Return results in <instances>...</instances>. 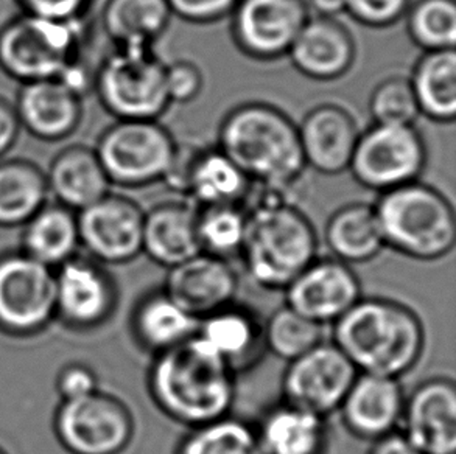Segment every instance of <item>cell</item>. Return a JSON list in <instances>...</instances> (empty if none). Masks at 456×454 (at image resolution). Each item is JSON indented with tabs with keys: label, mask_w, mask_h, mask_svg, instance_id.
Here are the masks:
<instances>
[{
	"label": "cell",
	"mask_w": 456,
	"mask_h": 454,
	"mask_svg": "<svg viewBox=\"0 0 456 454\" xmlns=\"http://www.w3.org/2000/svg\"><path fill=\"white\" fill-rule=\"evenodd\" d=\"M147 389L164 416L187 428L226 418L235 401V372L198 338L153 355Z\"/></svg>",
	"instance_id": "cell-1"
},
{
	"label": "cell",
	"mask_w": 456,
	"mask_h": 454,
	"mask_svg": "<svg viewBox=\"0 0 456 454\" xmlns=\"http://www.w3.org/2000/svg\"><path fill=\"white\" fill-rule=\"evenodd\" d=\"M248 216L240 255L260 288L284 291L318 257V235L297 204L276 191H253L241 206Z\"/></svg>",
	"instance_id": "cell-2"
},
{
	"label": "cell",
	"mask_w": 456,
	"mask_h": 454,
	"mask_svg": "<svg viewBox=\"0 0 456 454\" xmlns=\"http://www.w3.org/2000/svg\"><path fill=\"white\" fill-rule=\"evenodd\" d=\"M333 344L358 374L399 378L411 372L426 349V327L405 304L362 297L333 324Z\"/></svg>",
	"instance_id": "cell-3"
},
{
	"label": "cell",
	"mask_w": 456,
	"mask_h": 454,
	"mask_svg": "<svg viewBox=\"0 0 456 454\" xmlns=\"http://www.w3.org/2000/svg\"><path fill=\"white\" fill-rule=\"evenodd\" d=\"M251 182L295 191L307 170L297 123L265 101H248L223 117L218 145Z\"/></svg>",
	"instance_id": "cell-4"
},
{
	"label": "cell",
	"mask_w": 456,
	"mask_h": 454,
	"mask_svg": "<svg viewBox=\"0 0 456 454\" xmlns=\"http://www.w3.org/2000/svg\"><path fill=\"white\" fill-rule=\"evenodd\" d=\"M374 209L385 247L420 262H435L453 251L455 210L430 185L414 181L383 191Z\"/></svg>",
	"instance_id": "cell-5"
},
{
	"label": "cell",
	"mask_w": 456,
	"mask_h": 454,
	"mask_svg": "<svg viewBox=\"0 0 456 454\" xmlns=\"http://www.w3.org/2000/svg\"><path fill=\"white\" fill-rule=\"evenodd\" d=\"M83 18H39L22 14L0 30V68L19 83L60 80L81 62Z\"/></svg>",
	"instance_id": "cell-6"
},
{
	"label": "cell",
	"mask_w": 456,
	"mask_h": 454,
	"mask_svg": "<svg viewBox=\"0 0 456 454\" xmlns=\"http://www.w3.org/2000/svg\"><path fill=\"white\" fill-rule=\"evenodd\" d=\"M166 70L154 49L114 47L94 72V91L118 120H159L172 105Z\"/></svg>",
	"instance_id": "cell-7"
},
{
	"label": "cell",
	"mask_w": 456,
	"mask_h": 454,
	"mask_svg": "<svg viewBox=\"0 0 456 454\" xmlns=\"http://www.w3.org/2000/svg\"><path fill=\"white\" fill-rule=\"evenodd\" d=\"M176 147L172 133L158 120H118L94 150L111 184L139 189L162 182Z\"/></svg>",
	"instance_id": "cell-8"
},
{
	"label": "cell",
	"mask_w": 456,
	"mask_h": 454,
	"mask_svg": "<svg viewBox=\"0 0 456 454\" xmlns=\"http://www.w3.org/2000/svg\"><path fill=\"white\" fill-rule=\"evenodd\" d=\"M426 166V142L414 125L374 123L360 133L349 170L358 184L383 193L419 181Z\"/></svg>",
	"instance_id": "cell-9"
},
{
	"label": "cell",
	"mask_w": 456,
	"mask_h": 454,
	"mask_svg": "<svg viewBox=\"0 0 456 454\" xmlns=\"http://www.w3.org/2000/svg\"><path fill=\"white\" fill-rule=\"evenodd\" d=\"M55 433L72 454H122L134 439L136 422L122 400L97 391L62 401L55 414Z\"/></svg>",
	"instance_id": "cell-10"
},
{
	"label": "cell",
	"mask_w": 456,
	"mask_h": 454,
	"mask_svg": "<svg viewBox=\"0 0 456 454\" xmlns=\"http://www.w3.org/2000/svg\"><path fill=\"white\" fill-rule=\"evenodd\" d=\"M56 318L55 270L25 252L0 255V330L30 336Z\"/></svg>",
	"instance_id": "cell-11"
},
{
	"label": "cell",
	"mask_w": 456,
	"mask_h": 454,
	"mask_svg": "<svg viewBox=\"0 0 456 454\" xmlns=\"http://www.w3.org/2000/svg\"><path fill=\"white\" fill-rule=\"evenodd\" d=\"M357 377V369L335 344L321 341L289 362L281 383L282 401L327 418L338 412Z\"/></svg>",
	"instance_id": "cell-12"
},
{
	"label": "cell",
	"mask_w": 456,
	"mask_h": 454,
	"mask_svg": "<svg viewBox=\"0 0 456 454\" xmlns=\"http://www.w3.org/2000/svg\"><path fill=\"white\" fill-rule=\"evenodd\" d=\"M235 47L256 61L289 55L310 18L305 0H237L231 12Z\"/></svg>",
	"instance_id": "cell-13"
},
{
	"label": "cell",
	"mask_w": 456,
	"mask_h": 454,
	"mask_svg": "<svg viewBox=\"0 0 456 454\" xmlns=\"http://www.w3.org/2000/svg\"><path fill=\"white\" fill-rule=\"evenodd\" d=\"M143 215L130 198L108 193L77 212L80 246L99 263H130L142 254Z\"/></svg>",
	"instance_id": "cell-14"
},
{
	"label": "cell",
	"mask_w": 456,
	"mask_h": 454,
	"mask_svg": "<svg viewBox=\"0 0 456 454\" xmlns=\"http://www.w3.org/2000/svg\"><path fill=\"white\" fill-rule=\"evenodd\" d=\"M56 318L75 330L105 324L118 307V287L102 263L74 255L55 268Z\"/></svg>",
	"instance_id": "cell-15"
},
{
	"label": "cell",
	"mask_w": 456,
	"mask_h": 454,
	"mask_svg": "<svg viewBox=\"0 0 456 454\" xmlns=\"http://www.w3.org/2000/svg\"><path fill=\"white\" fill-rule=\"evenodd\" d=\"M285 305L320 326L335 324L363 296L351 264L337 258H314L284 289Z\"/></svg>",
	"instance_id": "cell-16"
},
{
	"label": "cell",
	"mask_w": 456,
	"mask_h": 454,
	"mask_svg": "<svg viewBox=\"0 0 456 454\" xmlns=\"http://www.w3.org/2000/svg\"><path fill=\"white\" fill-rule=\"evenodd\" d=\"M399 430L422 454H456V387L447 377L422 381L405 397Z\"/></svg>",
	"instance_id": "cell-17"
},
{
	"label": "cell",
	"mask_w": 456,
	"mask_h": 454,
	"mask_svg": "<svg viewBox=\"0 0 456 454\" xmlns=\"http://www.w3.org/2000/svg\"><path fill=\"white\" fill-rule=\"evenodd\" d=\"M162 288L187 313L203 320L234 304L239 276L229 260L200 252L167 272Z\"/></svg>",
	"instance_id": "cell-18"
},
{
	"label": "cell",
	"mask_w": 456,
	"mask_h": 454,
	"mask_svg": "<svg viewBox=\"0 0 456 454\" xmlns=\"http://www.w3.org/2000/svg\"><path fill=\"white\" fill-rule=\"evenodd\" d=\"M405 397L399 378L358 374L339 406L341 422L352 436L374 442L399 430Z\"/></svg>",
	"instance_id": "cell-19"
},
{
	"label": "cell",
	"mask_w": 456,
	"mask_h": 454,
	"mask_svg": "<svg viewBox=\"0 0 456 454\" xmlns=\"http://www.w3.org/2000/svg\"><path fill=\"white\" fill-rule=\"evenodd\" d=\"M297 131L305 166L327 176L349 170L360 129L346 108L335 103L314 106Z\"/></svg>",
	"instance_id": "cell-20"
},
{
	"label": "cell",
	"mask_w": 456,
	"mask_h": 454,
	"mask_svg": "<svg viewBox=\"0 0 456 454\" xmlns=\"http://www.w3.org/2000/svg\"><path fill=\"white\" fill-rule=\"evenodd\" d=\"M291 64L316 81L338 80L351 70L357 47L349 30L335 18H308L291 45Z\"/></svg>",
	"instance_id": "cell-21"
},
{
	"label": "cell",
	"mask_w": 456,
	"mask_h": 454,
	"mask_svg": "<svg viewBox=\"0 0 456 454\" xmlns=\"http://www.w3.org/2000/svg\"><path fill=\"white\" fill-rule=\"evenodd\" d=\"M83 97L61 80L24 83L16 100L20 126L41 141H62L74 134L83 117Z\"/></svg>",
	"instance_id": "cell-22"
},
{
	"label": "cell",
	"mask_w": 456,
	"mask_h": 454,
	"mask_svg": "<svg viewBox=\"0 0 456 454\" xmlns=\"http://www.w3.org/2000/svg\"><path fill=\"white\" fill-rule=\"evenodd\" d=\"M197 336L235 374L254 368L266 350L259 316L235 302L200 320Z\"/></svg>",
	"instance_id": "cell-23"
},
{
	"label": "cell",
	"mask_w": 456,
	"mask_h": 454,
	"mask_svg": "<svg viewBox=\"0 0 456 454\" xmlns=\"http://www.w3.org/2000/svg\"><path fill=\"white\" fill-rule=\"evenodd\" d=\"M197 212L183 201L153 206L143 215L142 254L167 270L198 255Z\"/></svg>",
	"instance_id": "cell-24"
},
{
	"label": "cell",
	"mask_w": 456,
	"mask_h": 454,
	"mask_svg": "<svg viewBox=\"0 0 456 454\" xmlns=\"http://www.w3.org/2000/svg\"><path fill=\"white\" fill-rule=\"evenodd\" d=\"M49 195L74 212L86 209L110 193L111 181L94 148H64L45 173Z\"/></svg>",
	"instance_id": "cell-25"
},
{
	"label": "cell",
	"mask_w": 456,
	"mask_h": 454,
	"mask_svg": "<svg viewBox=\"0 0 456 454\" xmlns=\"http://www.w3.org/2000/svg\"><path fill=\"white\" fill-rule=\"evenodd\" d=\"M262 454H327V418L290 403L273 406L256 425Z\"/></svg>",
	"instance_id": "cell-26"
},
{
	"label": "cell",
	"mask_w": 456,
	"mask_h": 454,
	"mask_svg": "<svg viewBox=\"0 0 456 454\" xmlns=\"http://www.w3.org/2000/svg\"><path fill=\"white\" fill-rule=\"evenodd\" d=\"M200 320L187 313L166 289H153L137 301L131 313V333L151 355L173 349L197 335Z\"/></svg>",
	"instance_id": "cell-27"
},
{
	"label": "cell",
	"mask_w": 456,
	"mask_h": 454,
	"mask_svg": "<svg viewBox=\"0 0 456 454\" xmlns=\"http://www.w3.org/2000/svg\"><path fill=\"white\" fill-rule=\"evenodd\" d=\"M251 184L247 174L220 148L197 147L189 166L185 197L191 198L197 207L241 206Z\"/></svg>",
	"instance_id": "cell-28"
},
{
	"label": "cell",
	"mask_w": 456,
	"mask_h": 454,
	"mask_svg": "<svg viewBox=\"0 0 456 454\" xmlns=\"http://www.w3.org/2000/svg\"><path fill=\"white\" fill-rule=\"evenodd\" d=\"M172 16L167 0H106L102 25L114 47L153 49Z\"/></svg>",
	"instance_id": "cell-29"
},
{
	"label": "cell",
	"mask_w": 456,
	"mask_h": 454,
	"mask_svg": "<svg viewBox=\"0 0 456 454\" xmlns=\"http://www.w3.org/2000/svg\"><path fill=\"white\" fill-rule=\"evenodd\" d=\"M324 241L332 257L347 264L368 263L385 249L374 206L346 204L327 220Z\"/></svg>",
	"instance_id": "cell-30"
},
{
	"label": "cell",
	"mask_w": 456,
	"mask_h": 454,
	"mask_svg": "<svg viewBox=\"0 0 456 454\" xmlns=\"http://www.w3.org/2000/svg\"><path fill=\"white\" fill-rule=\"evenodd\" d=\"M22 252L50 268L77 255L80 247L77 212L61 204H45L24 224Z\"/></svg>",
	"instance_id": "cell-31"
},
{
	"label": "cell",
	"mask_w": 456,
	"mask_h": 454,
	"mask_svg": "<svg viewBox=\"0 0 456 454\" xmlns=\"http://www.w3.org/2000/svg\"><path fill=\"white\" fill-rule=\"evenodd\" d=\"M420 116L433 122L452 123L456 117L455 50L426 52L410 78Z\"/></svg>",
	"instance_id": "cell-32"
},
{
	"label": "cell",
	"mask_w": 456,
	"mask_h": 454,
	"mask_svg": "<svg viewBox=\"0 0 456 454\" xmlns=\"http://www.w3.org/2000/svg\"><path fill=\"white\" fill-rule=\"evenodd\" d=\"M45 173L28 160L0 164V227L24 226L47 204Z\"/></svg>",
	"instance_id": "cell-33"
},
{
	"label": "cell",
	"mask_w": 456,
	"mask_h": 454,
	"mask_svg": "<svg viewBox=\"0 0 456 454\" xmlns=\"http://www.w3.org/2000/svg\"><path fill=\"white\" fill-rule=\"evenodd\" d=\"M173 454H262V450L256 426L229 414L189 428Z\"/></svg>",
	"instance_id": "cell-34"
},
{
	"label": "cell",
	"mask_w": 456,
	"mask_h": 454,
	"mask_svg": "<svg viewBox=\"0 0 456 454\" xmlns=\"http://www.w3.org/2000/svg\"><path fill=\"white\" fill-rule=\"evenodd\" d=\"M197 232L201 252L231 260L240 255L248 216L239 204L198 207Z\"/></svg>",
	"instance_id": "cell-35"
},
{
	"label": "cell",
	"mask_w": 456,
	"mask_h": 454,
	"mask_svg": "<svg viewBox=\"0 0 456 454\" xmlns=\"http://www.w3.org/2000/svg\"><path fill=\"white\" fill-rule=\"evenodd\" d=\"M408 36L424 52L455 50V0H416L408 6Z\"/></svg>",
	"instance_id": "cell-36"
},
{
	"label": "cell",
	"mask_w": 456,
	"mask_h": 454,
	"mask_svg": "<svg viewBox=\"0 0 456 454\" xmlns=\"http://www.w3.org/2000/svg\"><path fill=\"white\" fill-rule=\"evenodd\" d=\"M322 330L324 327L284 305L274 310L264 324L265 349L279 360L290 362L324 341Z\"/></svg>",
	"instance_id": "cell-37"
},
{
	"label": "cell",
	"mask_w": 456,
	"mask_h": 454,
	"mask_svg": "<svg viewBox=\"0 0 456 454\" xmlns=\"http://www.w3.org/2000/svg\"><path fill=\"white\" fill-rule=\"evenodd\" d=\"M370 114L377 125H414L420 116L410 78L389 77L370 97Z\"/></svg>",
	"instance_id": "cell-38"
},
{
	"label": "cell",
	"mask_w": 456,
	"mask_h": 454,
	"mask_svg": "<svg viewBox=\"0 0 456 454\" xmlns=\"http://www.w3.org/2000/svg\"><path fill=\"white\" fill-rule=\"evenodd\" d=\"M411 0H346V12L372 28H387L405 18Z\"/></svg>",
	"instance_id": "cell-39"
},
{
	"label": "cell",
	"mask_w": 456,
	"mask_h": 454,
	"mask_svg": "<svg viewBox=\"0 0 456 454\" xmlns=\"http://www.w3.org/2000/svg\"><path fill=\"white\" fill-rule=\"evenodd\" d=\"M166 80L170 103H191L203 91L204 78L201 70L195 62L187 60L167 64Z\"/></svg>",
	"instance_id": "cell-40"
},
{
	"label": "cell",
	"mask_w": 456,
	"mask_h": 454,
	"mask_svg": "<svg viewBox=\"0 0 456 454\" xmlns=\"http://www.w3.org/2000/svg\"><path fill=\"white\" fill-rule=\"evenodd\" d=\"M172 14L191 24H212L226 18L237 0H167Z\"/></svg>",
	"instance_id": "cell-41"
},
{
	"label": "cell",
	"mask_w": 456,
	"mask_h": 454,
	"mask_svg": "<svg viewBox=\"0 0 456 454\" xmlns=\"http://www.w3.org/2000/svg\"><path fill=\"white\" fill-rule=\"evenodd\" d=\"M62 401L78 400L99 391V380L93 369L85 364H70L61 370L56 381Z\"/></svg>",
	"instance_id": "cell-42"
},
{
	"label": "cell",
	"mask_w": 456,
	"mask_h": 454,
	"mask_svg": "<svg viewBox=\"0 0 456 454\" xmlns=\"http://www.w3.org/2000/svg\"><path fill=\"white\" fill-rule=\"evenodd\" d=\"M24 8L25 14H33L39 18L68 19L83 18L93 0H18Z\"/></svg>",
	"instance_id": "cell-43"
},
{
	"label": "cell",
	"mask_w": 456,
	"mask_h": 454,
	"mask_svg": "<svg viewBox=\"0 0 456 454\" xmlns=\"http://www.w3.org/2000/svg\"><path fill=\"white\" fill-rule=\"evenodd\" d=\"M19 129L20 123L14 106L0 99V159L12 150L18 139Z\"/></svg>",
	"instance_id": "cell-44"
},
{
	"label": "cell",
	"mask_w": 456,
	"mask_h": 454,
	"mask_svg": "<svg viewBox=\"0 0 456 454\" xmlns=\"http://www.w3.org/2000/svg\"><path fill=\"white\" fill-rule=\"evenodd\" d=\"M370 443L368 454H422L401 430L393 431Z\"/></svg>",
	"instance_id": "cell-45"
},
{
	"label": "cell",
	"mask_w": 456,
	"mask_h": 454,
	"mask_svg": "<svg viewBox=\"0 0 456 454\" xmlns=\"http://www.w3.org/2000/svg\"><path fill=\"white\" fill-rule=\"evenodd\" d=\"M308 10H314L316 16L335 18L346 12V0H305Z\"/></svg>",
	"instance_id": "cell-46"
},
{
	"label": "cell",
	"mask_w": 456,
	"mask_h": 454,
	"mask_svg": "<svg viewBox=\"0 0 456 454\" xmlns=\"http://www.w3.org/2000/svg\"><path fill=\"white\" fill-rule=\"evenodd\" d=\"M0 454H6L5 451H4V450L0 449Z\"/></svg>",
	"instance_id": "cell-47"
}]
</instances>
